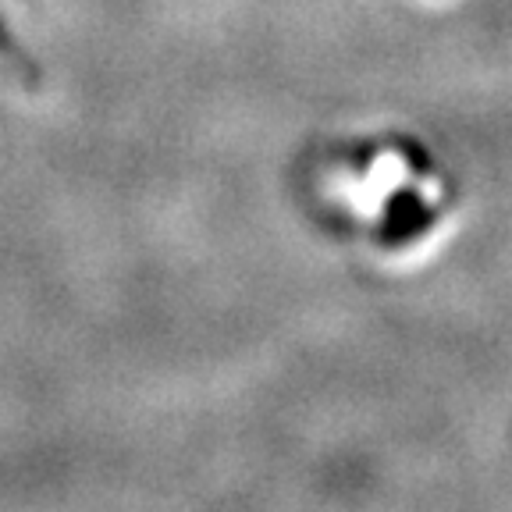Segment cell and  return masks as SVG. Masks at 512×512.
<instances>
[{"label":"cell","mask_w":512,"mask_h":512,"mask_svg":"<svg viewBox=\"0 0 512 512\" xmlns=\"http://www.w3.org/2000/svg\"><path fill=\"white\" fill-rule=\"evenodd\" d=\"M431 221H434V210L413 189H402L388 200V210H384L381 232L377 235H381L384 246H406L416 235H424L431 228Z\"/></svg>","instance_id":"1"},{"label":"cell","mask_w":512,"mask_h":512,"mask_svg":"<svg viewBox=\"0 0 512 512\" xmlns=\"http://www.w3.org/2000/svg\"><path fill=\"white\" fill-rule=\"evenodd\" d=\"M0 72L8 75L11 82H18L22 89H36L40 86V64L32 61V54L15 40L8 18L0 15Z\"/></svg>","instance_id":"2"}]
</instances>
